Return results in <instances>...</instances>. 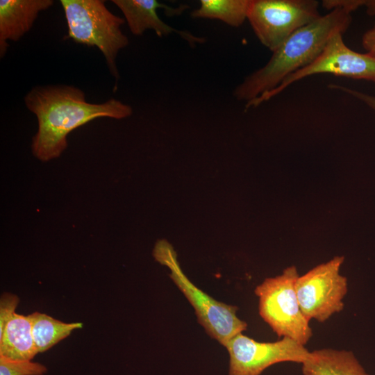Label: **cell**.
<instances>
[{"label":"cell","instance_id":"obj_7","mask_svg":"<svg viewBox=\"0 0 375 375\" xmlns=\"http://www.w3.org/2000/svg\"><path fill=\"white\" fill-rule=\"evenodd\" d=\"M342 35L341 33L333 35L310 64L286 77L273 90L247 103L245 108L257 107L297 81L315 74H331L375 83V56L353 51L345 44Z\"/></svg>","mask_w":375,"mask_h":375},{"label":"cell","instance_id":"obj_12","mask_svg":"<svg viewBox=\"0 0 375 375\" xmlns=\"http://www.w3.org/2000/svg\"><path fill=\"white\" fill-rule=\"evenodd\" d=\"M303 375H370L351 351L324 348L310 352Z\"/></svg>","mask_w":375,"mask_h":375},{"label":"cell","instance_id":"obj_17","mask_svg":"<svg viewBox=\"0 0 375 375\" xmlns=\"http://www.w3.org/2000/svg\"><path fill=\"white\" fill-rule=\"evenodd\" d=\"M19 298L12 294L5 293L1 295L0 300V337L14 315L15 310L19 303Z\"/></svg>","mask_w":375,"mask_h":375},{"label":"cell","instance_id":"obj_16","mask_svg":"<svg viewBox=\"0 0 375 375\" xmlns=\"http://www.w3.org/2000/svg\"><path fill=\"white\" fill-rule=\"evenodd\" d=\"M47 372V367L40 363L0 355V375H43Z\"/></svg>","mask_w":375,"mask_h":375},{"label":"cell","instance_id":"obj_2","mask_svg":"<svg viewBox=\"0 0 375 375\" xmlns=\"http://www.w3.org/2000/svg\"><path fill=\"white\" fill-rule=\"evenodd\" d=\"M351 22V12L336 8L299 28L275 51L267 63L247 76L234 90L247 103L275 89L286 77L310 64L335 33H344Z\"/></svg>","mask_w":375,"mask_h":375},{"label":"cell","instance_id":"obj_8","mask_svg":"<svg viewBox=\"0 0 375 375\" xmlns=\"http://www.w3.org/2000/svg\"><path fill=\"white\" fill-rule=\"evenodd\" d=\"M344 261L343 256H336L298 276L295 290L301 309L309 321L324 322L343 310L348 290L347 279L340 273Z\"/></svg>","mask_w":375,"mask_h":375},{"label":"cell","instance_id":"obj_15","mask_svg":"<svg viewBox=\"0 0 375 375\" xmlns=\"http://www.w3.org/2000/svg\"><path fill=\"white\" fill-rule=\"evenodd\" d=\"M250 3L251 0H201L192 17L218 19L238 27L247 19Z\"/></svg>","mask_w":375,"mask_h":375},{"label":"cell","instance_id":"obj_5","mask_svg":"<svg viewBox=\"0 0 375 375\" xmlns=\"http://www.w3.org/2000/svg\"><path fill=\"white\" fill-rule=\"evenodd\" d=\"M154 256L170 268L171 278L194 308L199 323L212 338L225 347L232 338L247 329V323L236 315L238 307L219 302L195 286L183 274L167 244H157Z\"/></svg>","mask_w":375,"mask_h":375},{"label":"cell","instance_id":"obj_3","mask_svg":"<svg viewBox=\"0 0 375 375\" xmlns=\"http://www.w3.org/2000/svg\"><path fill=\"white\" fill-rule=\"evenodd\" d=\"M102 0H61L68 27L67 38L88 47H96L105 57L108 69L117 81L119 51L128 44L122 31L125 20L111 12Z\"/></svg>","mask_w":375,"mask_h":375},{"label":"cell","instance_id":"obj_10","mask_svg":"<svg viewBox=\"0 0 375 375\" xmlns=\"http://www.w3.org/2000/svg\"><path fill=\"white\" fill-rule=\"evenodd\" d=\"M123 13L130 31L134 35H141L147 29H152L159 37L177 33L192 44L203 42V38L189 32L177 30L163 22L157 13L162 8L169 15L181 14L187 7H169L156 0H112Z\"/></svg>","mask_w":375,"mask_h":375},{"label":"cell","instance_id":"obj_11","mask_svg":"<svg viewBox=\"0 0 375 375\" xmlns=\"http://www.w3.org/2000/svg\"><path fill=\"white\" fill-rule=\"evenodd\" d=\"M53 0L0 1V56L6 54L8 40L17 42L30 31L39 13L50 8Z\"/></svg>","mask_w":375,"mask_h":375},{"label":"cell","instance_id":"obj_14","mask_svg":"<svg viewBox=\"0 0 375 375\" xmlns=\"http://www.w3.org/2000/svg\"><path fill=\"white\" fill-rule=\"evenodd\" d=\"M32 324V334L38 353L49 350L70 335L74 329L81 328V322L65 323L49 315L35 312L28 315Z\"/></svg>","mask_w":375,"mask_h":375},{"label":"cell","instance_id":"obj_19","mask_svg":"<svg viewBox=\"0 0 375 375\" xmlns=\"http://www.w3.org/2000/svg\"><path fill=\"white\" fill-rule=\"evenodd\" d=\"M362 44L367 53L375 56V24L362 35Z\"/></svg>","mask_w":375,"mask_h":375},{"label":"cell","instance_id":"obj_1","mask_svg":"<svg viewBox=\"0 0 375 375\" xmlns=\"http://www.w3.org/2000/svg\"><path fill=\"white\" fill-rule=\"evenodd\" d=\"M24 100L38 122L31 150L43 162L61 155L67 147L68 134L76 128L98 117L120 119L133 112L131 106L113 98L101 103L88 102L82 90L67 85L35 86Z\"/></svg>","mask_w":375,"mask_h":375},{"label":"cell","instance_id":"obj_4","mask_svg":"<svg viewBox=\"0 0 375 375\" xmlns=\"http://www.w3.org/2000/svg\"><path fill=\"white\" fill-rule=\"evenodd\" d=\"M299 276L292 265L256 287L258 310L262 319L280 338H289L306 345L312 336L310 321L303 313L295 290Z\"/></svg>","mask_w":375,"mask_h":375},{"label":"cell","instance_id":"obj_20","mask_svg":"<svg viewBox=\"0 0 375 375\" xmlns=\"http://www.w3.org/2000/svg\"><path fill=\"white\" fill-rule=\"evenodd\" d=\"M363 6L366 7L369 15H375V0H365Z\"/></svg>","mask_w":375,"mask_h":375},{"label":"cell","instance_id":"obj_6","mask_svg":"<svg viewBox=\"0 0 375 375\" xmlns=\"http://www.w3.org/2000/svg\"><path fill=\"white\" fill-rule=\"evenodd\" d=\"M315 0H251L247 15L260 42L272 52L299 28L319 19Z\"/></svg>","mask_w":375,"mask_h":375},{"label":"cell","instance_id":"obj_18","mask_svg":"<svg viewBox=\"0 0 375 375\" xmlns=\"http://www.w3.org/2000/svg\"><path fill=\"white\" fill-rule=\"evenodd\" d=\"M328 87L332 89L339 90L342 92H344L352 95L353 97L361 100L369 107L375 110V96L369 95L364 92L347 88L345 86L336 84L329 85Z\"/></svg>","mask_w":375,"mask_h":375},{"label":"cell","instance_id":"obj_13","mask_svg":"<svg viewBox=\"0 0 375 375\" xmlns=\"http://www.w3.org/2000/svg\"><path fill=\"white\" fill-rule=\"evenodd\" d=\"M37 353L29 316L15 312L0 337V355L15 360H31Z\"/></svg>","mask_w":375,"mask_h":375},{"label":"cell","instance_id":"obj_9","mask_svg":"<svg viewBox=\"0 0 375 375\" xmlns=\"http://www.w3.org/2000/svg\"><path fill=\"white\" fill-rule=\"evenodd\" d=\"M225 347L230 357L228 375H260L269 367L283 362L302 364L311 352L289 338L261 342L242 333L232 338Z\"/></svg>","mask_w":375,"mask_h":375}]
</instances>
